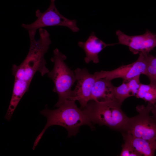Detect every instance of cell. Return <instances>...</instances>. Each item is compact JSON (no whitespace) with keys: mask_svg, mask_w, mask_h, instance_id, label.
Segmentation results:
<instances>
[{"mask_svg":"<svg viewBox=\"0 0 156 156\" xmlns=\"http://www.w3.org/2000/svg\"><path fill=\"white\" fill-rule=\"evenodd\" d=\"M28 31L30 39L29 51L21 64L13 65L12 72L14 79L31 83L36 72L43 76L49 71L46 67L44 56L51 42L49 34L43 28L39 29V38L38 40L35 38L36 30Z\"/></svg>","mask_w":156,"mask_h":156,"instance_id":"6da1fadb","label":"cell"},{"mask_svg":"<svg viewBox=\"0 0 156 156\" xmlns=\"http://www.w3.org/2000/svg\"><path fill=\"white\" fill-rule=\"evenodd\" d=\"M56 109L51 110L46 108L40 111V114L47 119V123L42 131L36 138L32 149L38 145L46 130L53 125H58L64 128L67 131L68 137L75 136L79 128L84 125L94 128L89 118L83 111L78 108L75 101L67 99Z\"/></svg>","mask_w":156,"mask_h":156,"instance_id":"7a4b0ae2","label":"cell"},{"mask_svg":"<svg viewBox=\"0 0 156 156\" xmlns=\"http://www.w3.org/2000/svg\"><path fill=\"white\" fill-rule=\"evenodd\" d=\"M121 105L116 100L103 102L91 100L82 110L93 125H105L121 131L129 118L121 109Z\"/></svg>","mask_w":156,"mask_h":156,"instance_id":"3957f363","label":"cell"},{"mask_svg":"<svg viewBox=\"0 0 156 156\" xmlns=\"http://www.w3.org/2000/svg\"><path fill=\"white\" fill-rule=\"evenodd\" d=\"M53 54L51 61L54 63V66L47 76L53 82V91L58 95V101L54 106L58 107L66 100L70 99L72 87L76 80L74 71L71 70L64 62L66 56L57 48L53 50Z\"/></svg>","mask_w":156,"mask_h":156,"instance_id":"277c9868","label":"cell"},{"mask_svg":"<svg viewBox=\"0 0 156 156\" xmlns=\"http://www.w3.org/2000/svg\"><path fill=\"white\" fill-rule=\"evenodd\" d=\"M153 104L148 103L146 106L138 105L136 109L138 114L129 118L121 132L146 140L156 141V120L150 115Z\"/></svg>","mask_w":156,"mask_h":156,"instance_id":"5b68a950","label":"cell"},{"mask_svg":"<svg viewBox=\"0 0 156 156\" xmlns=\"http://www.w3.org/2000/svg\"><path fill=\"white\" fill-rule=\"evenodd\" d=\"M55 1L50 0L49 6L43 12L37 10L35 12L37 19L30 24L22 23V27L28 31L47 27L60 26L67 27L73 32L78 31L79 29L77 25L76 20L68 19L61 14L56 8Z\"/></svg>","mask_w":156,"mask_h":156,"instance_id":"8992f818","label":"cell"},{"mask_svg":"<svg viewBox=\"0 0 156 156\" xmlns=\"http://www.w3.org/2000/svg\"><path fill=\"white\" fill-rule=\"evenodd\" d=\"M74 71L77 83L69 100L78 101L82 109L90 101L92 89L97 79L94 74L90 73L86 68H77Z\"/></svg>","mask_w":156,"mask_h":156,"instance_id":"52a82bcc","label":"cell"},{"mask_svg":"<svg viewBox=\"0 0 156 156\" xmlns=\"http://www.w3.org/2000/svg\"><path fill=\"white\" fill-rule=\"evenodd\" d=\"M146 54L140 53L137 60L131 64L122 65L110 71L96 72L94 74L96 79L106 78L112 80L121 78L126 81L136 76L144 74L147 65Z\"/></svg>","mask_w":156,"mask_h":156,"instance_id":"ba28073f","label":"cell"},{"mask_svg":"<svg viewBox=\"0 0 156 156\" xmlns=\"http://www.w3.org/2000/svg\"><path fill=\"white\" fill-rule=\"evenodd\" d=\"M118 42L128 46L130 51L134 54L142 53L149 54L156 47V34L148 30L142 35L129 36L118 30L116 32Z\"/></svg>","mask_w":156,"mask_h":156,"instance_id":"9c48e42d","label":"cell"},{"mask_svg":"<svg viewBox=\"0 0 156 156\" xmlns=\"http://www.w3.org/2000/svg\"><path fill=\"white\" fill-rule=\"evenodd\" d=\"M117 44L118 43H105L97 37L94 32L90 34L85 42H78L79 46L83 50L86 54L84 60L87 64H88L91 61L95 64L98 63L99 62V53L106 47Z\"/></svg>","mask_w":156,"mask_h":156,"instance_id":"30bf717a","label":"cell"},{"mask_svg":"<svg viewBox=\"0 0 156 156\" xmlns=\"http://www.w3.org/2000/svg\"><path fill=\"white\" fill-rule=\"evenodd\" d=\"M111 80L106 78L97 79L92 88L90 100L98 102L116 100Z\"/></svg>","mask_w":156,"mask_h":156,"instance_id":"8fae6325","label":"cell"},{"mask_svg":"<svg viewBox=\"0 0 156 156\" xmlns=\"http://www.w3.org/2000/svg\"><path fill=\"white\" fill-rule=\"evenodd\" d=\"M121 132L124 142L129 144L142 156L155 155L156 150V141L137 138L128 133Z\"/></svg>","mask_w":156,"mask_h":156,"instance_id":"7c38bea8","label":"cell"},{"mask_svg":"<svg viewBox=\"0 0 156 156\" xmlns=\"http://www.w3.org/2000/svg\"><path fill=\"white\" fill-rule=\"evenodd\" d=\"M30 83L25 81L14 79L11 98L4 117L6 120H10L19 102L24 94L28 91Z\"/></svg>","mask_w":156,"mask_h":156,"instance_id":"4fadbf2b","label":"cell"},{"mask_svg":"<svg viewBox=\"0 0 156 156\" xmlns=\"http://www.w3.org/2000/svg\"><path fill=\"white\" fill-rule=\"evenodd\" d=\"M135 97L154 105L156 103V83L150 82L148 84L141 83Z\"/></svg>","mask_w":156,"mask_h":156,"instance_id":"5bb4252c","label":"cell"},{"mask_svg":"<svg viewBox=\"0 0 156 156\" xmlns=\"http://www.w3.org/2000/svg\"><path fill=\"white\" fill-rule=\"evenodd\" d=\"M147 65L144 75L149 78L150 82L156 83V57L146 54Z\"/></svg>","mask_w":156,"mask_h":156,"instance_id":"9a60e30c","label":"cell"},{"mask_svg":"<svg viewBox=\"0 0 156 156\" xmlns=\"http://www.w3.org/2000/svg\"><path fill=\"white\" fill-rule=\"evenodd\" d=\"M114 93L115 100L121 104L126 99L133 96L126 82L124 81L120 86H114Z\"/></svg>","mask_w":156,"mask_h":156,"instance_id":"2e32d148","label":"cell"},{"mask_svg":"<svg viewBox=\"0 0 156 156\" xmlns=\"http://www.w3.org/2000/svg\"><path fill=\"white\" fill-rule=\"evenodd\" d=\"M140 75L136 76L126 81L129 91L133 96H136L140 88L141 83Z\"/></svg>","mask_w":156,"mask_h":156,"instance_id":"e0dca14e","label":"cell"},{"mask_svg":"<svg viewBox=\"0 0 156 156\" xmlns=\"http://www.w3.org/2000/svg\"><path fill=\"white\" fill-rule=\"evenodd\" d=\"M122 149L120 156H140L139 153L134 149L129 144L124 142L122 145Z\"/></svg>","mask_w":156,"mask_h":156,"instance_id":"ac0fdd59","label":"cell"},{"mask_svg":"<svg viewBox=\"0 0 156 156\" xmlns=\"http://www.w3.org/2000/svg\"><path fill=\"white\" fill-rule=\"evenodd\" d=\"M151 112L153 114L152 116L156 120V103L153 105Z\"/></svg>","mask_w":156,"mask_h":156,"instance_id":"d6986e66","label":"cell"}]
</instances>
